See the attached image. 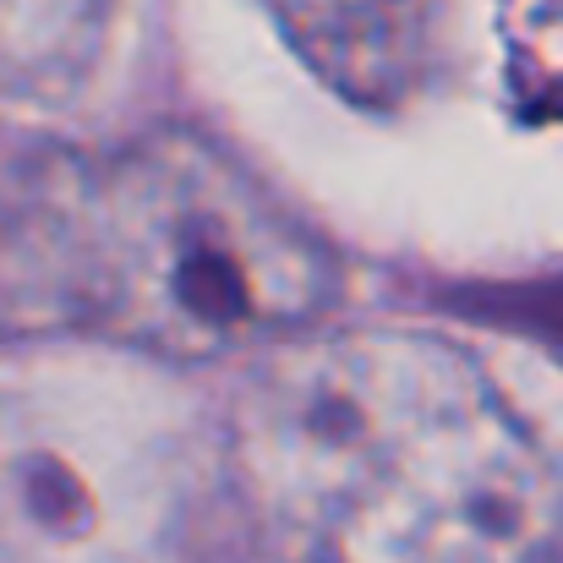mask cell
I'll return each mask as SVG.
<instances>
[{"label":"cell","instance_id":"3","mask_svg":"<svg viewBox=\"0 0 563 563\" xmlns=\"http://www.w3.org/2000/svg\"><path fill=\"white\" fill-rule=\"evenodd\" d=\"M181 410L93 362L0 373V563H181L208 476Z\"/></svg>","mask_w":563,"mask_h":563},{"label":"cell","instance_id":"2","mask_svg":"<svg viewBox=\"0 0 563 563\" xmlns=\"http://www.w3.org/2000/svg\"><path fill=\"white\" fill-rule=\"evenodd\" d=\"M340 301L334 246L187 126L49 148L0 191V329L154 367L274 351Z\"/></svg>","mask_w":563,"mask_h":563},{"label":"cell","instance_id":"6","mask_svg":"<svg viewBox=\"0 0 563 563\" xmlns=\"http://www.w3.org/2000/svg\"><path fill=\"white\" fill-rule=\"evenodd\" d=\"M498 60L509 104L563 126V0H498Z\"/></svg>","mask_w":563,"mask_h":563},{"label":"cell","instance_id":"4","mask_svg":"<svg viewBox=\"0 0 563 563\" xmlns=\"http://www.w3.org/2000/svg\"><path fill=\"white\" fill-rule=\"evenodd\" d=\"M257 5L334 93L383 110L416 82L438 0H257Z\"/></svg>","mask_w":563,"mask_h":563},{"label":"cell","instance_id":"1","mask_svg":"<svg viewBox=\"0 0 563 563\" xmlns=\"http://www.w3.org/2000/svg\"><path fill=\"white\" fill-rule=\"evenodd\" d=\"M268 563H559L563 482L487 367L432 329H307L219 427Z\"/></svg>","mask_w":563,"mask_h":563},{"label":"cell","instance_id":"5","mask_svg":"<svg viewBox=\"0 0 563 563\" xmlns=\"http://www.w3.org/2000/svg\"><path fill=\"white\" fill-rule=\"evenodd\" d=\"M110 0H0V93L49 99L99 60Z\"/></svg>","mask_w":563,"mask_h":563}]
</instances>
